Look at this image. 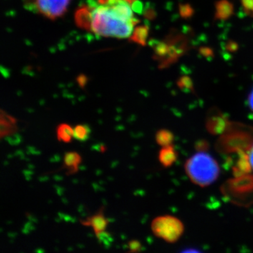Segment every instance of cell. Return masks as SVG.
Listing matches in <instances>:
<instances>
[{"instance_id": "cell-12", "label": "cell", "mask_w": 253, "mask_h": 253, "mask_svg": "<svg viewBox=\"0 0 253 253\" xmlns=\"http://www.w3.org/2000/svg\"><path fill=\"white\" fill-rule=\"evenodd\" d=\"M1 138L15 134L17 130L16 120L1 111Z\"/></svg>"}, {"instance_id": "cell-3", "label": "cell", "mask_w": 253, "mask_h": 253, "mask_svg": "<svg viewBox=\"0 0 253 253\" xmlns=\"http://www.w3.org/2000/svg\"><path fill=\"white\" fill-rule=\"evenodd\" d=\"M184 169L190 180L201 187L211 185L220 173L217 161L206 151H199L191 156L186 161Z\"/></svg>"}, {"instance_id": "cell-4", "label": "cell", "mask_w": 253, "mask_h": 253, "mask_svg": "<svg viewBox=\"0 0 253 253\" xmlns=\"http://www.w3.org/2000/svg\"><path fill=\"white\" fill-rule=\"evenodd\" d=\"M220 191L227 202L239 207H251L253 205V174L234 176L221 186Z\"/></svg>"}, {"instance_id": "cell-25", "label": "cell", "mask_w": 253, "mask_h": 253, "mask_svg": "<svg viewBox=\"0 0 253 253\" xmlns=\"http://www.w3.org/2000/svg\"><path fill=\"white\" fill-rule=\"evenodd\" d=\"M249 105L250 109H251V111L253 112V90L251 91V94L249 95Z\"/></svg>"}, {"instance_id": "cell-17", "label": "cell", "mask_w": 253, "mask_h": 253, "mask_svg": "<svg viewBox=\"0 0 253 253\" xmlns=\"http://www.w3.org/2000/svg\"><path fill=\"white\" fill-rule=\"evenodd\" d=\"M90 131V128L86 125H78L73 128V138L81 141H86Z\"/></svg>"}, {"instance_id": "cell-10", "label": "cell", "mask_w": 253, "mask_h": 253, "mask_svg": "<svg viewBox=\"0 0 253 253\" xmlns=\"http://www.w3.org/2000/svg\"><path fill=\"white\" fill-rule=\"evenodd\" d=\"M81 157L76 152H66L63 158V169L66 170V174L71 175L77 172L80 169L79 165L81 163Z\"/></svg>"}, {"instance_id": "cell-16", "label": "cell", "mask_w": 253, "mask_h": 253, "mask_svg": "<svg viewBox=\"0 0 253 253\" xmlns=\"http://www.w3.org/2000/svg\"><path fill=\"white\" fill-rule=\"evenodd\" d=\"M156 139L158 144L163 147V146L172 145L174 136L170 131L168 129H161L156 133Z\"/></svg>"}, {"instance_id": "cell-14", "label": "cell", "mask_w": 253, "mask_h": 253, "mask_svg": "<svg viewBox=\"0 0 253 253\" xmlns=\"http://www.w3.org/2000/svg\"><path fill=\"white\" fill-rule=\"evenodd\" d=\"M149 28L147 26H136L130 37V40L134 42L137 43L140 45L145 46L146 44L148 37H149Z\"/></svg>"}, {"instance_id": "cell-9", "label": "cell", "mask_w": 253, "mask_h": 253, "mask_svg": "<svg viewBox=\"0 0 253 253\" xmlns=\"http://www.w3.org/2000/svg\"><path fill=\"white\" fill-rule=\"evenodd\" d=\"M234 13V4L229 0H219L215 3V19L226 21L233 16Z\"/></svg>"}, {"instance_id": "cell-19", "label": "cell", "mask_w": 253, "mask_h": 253, "mask_svg": "<svg viewBox=\"0 0 253 253\" xmlns=\"http://www.w3.org/2000/svg\"><path fill=\"white\" fill-rule=\"evenodd\" d=\"M179 14L184 18H191L194 13L192 6L189 4H181L179 7Z\"/></svg>"}, {"instance_id": "cell-8", "label": "cell", "mask_w": 253, "mask_h": 253, "mask_svg": "<svg viewBox=\"0 0 253 253\" xmlns=\"http://www.w3.org/2000/svg\"><path fill=\"white\" fill-rule=\"evenodd\" d=\"M108 221V219L104 217V208H101L96 214L88 217L85 221H81V223L83 225L91 226L94 229V232L98 233L106 230Z\"/></svg>"}, {"instance_id": "cell-18", "label": "cell", "mask_w": 253, "mask_h": 253, "mask_svg": "<svg viewBox=\"0 0 253 253\" xmlns=\"http://www.w3.org/2000/svg\"><path fill=\"white\" fill-rule=\"evenodd\" d=\"M95 234H96V238L99 240V242L104 245L105 248L109 249L113 241L111 234L106 230L101 231V232L95 233Z\"/></svg>"}, {"instance_id": "cell-7", "label": "cell", "mask_w": 253, "mask_h": 253, "mask_svg": "<svg viewBox=\"0 0 253 253\" xmlns=\"http://www.w3.org/2000/svg\"><path fill=\"white\" fill-rule=\"evenodd\" d=\"M226 115L217 108L209 110L206 120V126L208 132L214 135H220L229 125Z\"/></svg>"}, {"instance_id": "cell-24", "label": "cell", "mask_w": 253, "mask_h": 253, "mask_svg": "<svg viewBox=\"0 0 253 253\" xmlns=\"http://www.w3.org/2000/svg\"><path fill=\"white\" fill-rule=\"evenodd\" d=\"M237 44L234 42H230L229 44H227V47L229 48V50H230V51H235L236 49H237Z\"/></svg>"}, {"instance_id": "cell-1", "label": "cell", "mask_w": 253, "mask_h": 253, "mask_svg": "<svg viewBox=\"0 0 253 253\" xmlns=\"http://www.w3.org/2000/svg\"><path fill=\"white\" fill-rule=\"evenodd\" d=\"M86 31L105 38H130L139 20L128 0H90Z\"/></svg>"}, {"instance_id": "cell-20", "label": "cell", "mask_w": 253, "mask_h": 253, "mask_svg": "<svg viewBox=\"0 0 253 253\" xmlns=\"http://www.w3.org/2000/svg\"><path fill=\"white\" fill-rule=\"evenodd\" d=\"M178 85H179L181 89H186V90L189 91L192 90L193 87H194L191 78L186 77V76L181 77L179 79V82H178Z\"/></svg>"}, {"instance_id": "cell-22", "label": "cell", "mask_w": 253, "mask_h": 253, "mask_svg": "<svg viewBox=\"0 0 253 253\" xmlns=\"http://www.w3.org/2000/svg\"><path fill=\"white\" fill-rule=\"evenodd\" d=\"M127 246L130 253H137L141 251L140 242L137 240H131L128 243Z\"/></svg>"}, {"instance_id": "cell-21", "label": "cell", "mask_w": 253, "mask_h": 253, "mask_svg": "<svg viewBox=\"0 0 253 253\" xmlns=\"http://www.w3.org/2000/svg\"><path fill=\"white\" fill-rule=\"evenodd\" d=\"M245 14L253 17V0H241Z\"/></svg>"}, {"instance_id": "cell-5", "label": "cell", "mask_w": 253, "mask_h": 253, "mask_svg": "<svg viewBox=\"0 0 253 253\" xmlns=\"http://www.w3.org/2000/svg\"><path fill=\"white\" fill-rule=\"evenodd\" d=\"M153 233L168 243H175L182 236L184 226L180 219L171 215L161 216L151 224Z\"/></svg>"}, {"instance_id": "cell-11", "label": "cell", "mask_w": 253, "mask_h": 253, "mask_svg": "<svg viewBox=\"0 0 253 253\" xmlns=\"http://www.w3.org/2000/svg\"><path fill=\"white\" fill-rule=\"evenodd\" d=\"M158 158H159L160 162L164 167H170L177 160V151L172 144L163 146L162 149L160 151Z\"/></svg>"}, {"instance_id": "cell-6", "label": "cell", "mask_w": 253, "mask_h": 253, "mask_svg": "<svg viewBox=\"0 0 253 253\" xmlns=\"http://www.w3.org/2000/svg\"><path fill=\"white\" fill-rule=\"evenodd\" d=\"M71 0H35V8L42 16L50 20L62 17L67 11Z\"/></svg>"}, {"instance_id": "cell-26", "label": "cell", "mask_w": 253, "mask_h": 253, "mask_svg": "<svg viewBox=\"0 0 253 253\" xmlns=\"http://www.w3.org/2000/svg\"><path fill=\"white\" fill-rule=\"evenodd\" d=\"M249 157L250 163H251V167H252V169L253 170V146L251 151H249Z\"/></svg>"}, {"instance_id": "cell-15", "label": "cell", "mask_w": 253, "mask_h": 253, "mask_svg": "<svg viewBox=\"0 0 253 253\" xmlns=\"http://www.w3.org/2000/svg\"><path fill=\"white\" fill-rule=\"evenodd\" d=\"M57 139L60 141L65 143L71 142L73 137V129L69 125L63 123L57 127Z\"/></svg>"}, {"instance_id": "cell-23", "label": "cell", "mask_w": 253, "mask_h": 253, "mask_svg": "<svg viewBox=\"0 0 253 253\" xmlns=\"http://www.w3.org/2000/svg\"><path fill=\"white\" fill-rule=\"evenodd\" d=\"M209 147L207 141H199L196 143V149L198 151H206Z\"/></svg>"}, {"instance_id": "cell-2", "label": "cell", "mask_w": 253, "mask_h": 253, "mask_svg": "<svg viewBox=\"0 0 253 253\" xmlns=\"http://www.w3.org/2000/svg\"><path fill=\"white\" fill-rule=\"evenodd\" d=\"M253 146V126L231 121L215 143L216 151L224 156L249 154Z\"/></svg>"}, {"instance_id": "cell-13", "label": "cell", "mask_w": 253, "mask_h": 253, "mask_svg": "<svg viewBox=\"0 0 253 253\" xmlns=\"http://www.w3.org/2000/svg\"><path fill=\"white\" fill-rule=\"evenodd\" d=\"M238 156H239V159L237 160L236 164L233 167V172H234V176L249 174L252 170V167L250 163L249 154L244 153V154H240Z\"/></svg>"}]
</instances>
